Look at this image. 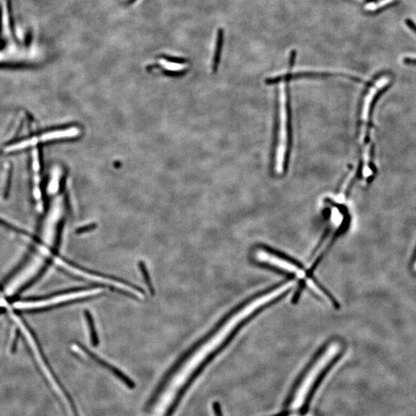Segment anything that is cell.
<instances>
[{
    "label": "cell",
    "mask_w": 416,
    "mask_h": 416,
    "mask_svg": "<svg viewBox=\"0 0 416 416\" xmlns=\"http://www.w3.org/2000/svg\"><path fill=\"white\" fill-rule=\"evenodd\" d=\"M288 82L279 84L277 106V128L275 151L273 157V172L276 177H282L287 171L291 144V115L289 99Z\"/></svg>",
    "instance_id": "cell-2"
},
{
    "label": "cell",
    "mask_w": 416,
    "mask_h": 416,
    "mask_svg": "<svg viewBox=\"0 0 416 416\" xmlns=\"http://www.w3.org/2000/svg\"><path fill=\"white\" fill-rule=\"evenodd\" d=\"M85 316L87 318V321H88L89 327H90V331H91V340L92 343L94 344V346H96L99 343L98 340L97 335H96V329H95V325H94V319L91 316V313L87 311L85 312Z\"/></svg>",
    "instance_id": "cell-8"
},
{
    "label": "cell",
    "mask_w": 416,
    "mask_h": 416,
    "mask_svg": "<svg viewBox=\"0 0 416 416\" xmlns=\"http://www.w3.org/2000/svg\"><path fill=\"white\" fill-rule=\"evenodd\" d=\"M64 175L61 166L52 169L47 184V209L41 228L40 242L30 261L31 267L41 270L57 245L67 208V198L64 188Z\"/></svg>",
    "instance_id": "cell-1"
},
{
    "label": "cell",
    "mask_w": 416,
    "mask_h": 416,
    "mask_svg": "<svg viewBox=\"0 0 416 416\" xmlns=\"http://www.w3.org/2000/svg\"><path fill=\"white\" fill-rule=\"evenodd\" d=\"M213 409H214V412H215V416H223L221 406H220V404L218 402H215L213 403Z\"/></svg>",
    "instance_id": "cell-10"
},
{
    "label": "cell",
    "mask_w": 416,
    "mask_h": 416,
    "mask_svg": "<svg viewBox=\"0 0 416 416\" xmlns=\"http://www.w3.org/2000/svg\"><path fill=\"white\" fill-rule=\"evenodd\" d=\"M160 66L163 67V69L170 72H181L186 69L187 66L185 64H178V63L171 62L166 60H160Z\"/></svg>",
    "instance_id": "cell-7"
},
{
    "label": "cell",
    "mask_w": 416,
    "mask_h": 416,
    "mask_svg": "<svg viewBox=\"0 0 416 416\" xmlns=\"http://www.w3.org/2000/svg\"><path fill=\"white\" fill-rule=\"evenodd\" d=\"M255 257L258 262L282 270L284 272L297 275L298 278L304 279L305 282L309 279L307 277V273L300 264L275 252L264 248H258L255 252Z\"/></svg>",
    "instance_id": "cell-4"
},
{
    "label": "cell",
    "mask_w": 416,
    "mask_h": 416,
    "mask_svg": "<svg viewBox=\"0 0 416 416\" xmlns=\"http://www.w3.org/2000/svg\"><path fill=\"white\" fill-rule=\"evenodd\" d=\"M139 267H140V270H141L142 274L144 275V280H145L147 286L149 288L150 291H151V294H154V288H153L152 284H151L149 273H148V271H147V268H146L145 264H144V262H143V261H140V263H139Z\"/></svg>",
    "instance_id": "cell-9"
},
{
    "label": "cell",
    "mask_w": 416,
    "mask_h": 416,
    "mask_svg": "<svg viewBox=\"0 0 416 416\" xmlns=\"http://www.w3.org/2000/svg\"><path fill=\"white\" fill-rule=\"evenodd\" d=\"M83 348V350L85 351L86 353H87L89 355L91 356L93 359L95 360V361H96L97 363H99V365H102V366L104 367V368H107V369H108L109 371H110L112 373H114L117 378L121 379V381L124 382V384H126L127 386H128L129 388H134V383L132 381L131 379H129V378H128L125 374L123 373L122 372L119 370L118 368H115V367L113 366V365H110V364H109L108 362H106V361H103V359H101V358L97 357L96 354H94V353L91 352V351H89L88 349H86V348Z\"/></svg>",
    "instance_id": "cell-5"
},
{
    "label": "cell",
    "mask_w": 416,
    "mask_h": 416,
    "mask_svg": "<svg viewBox=\"0 0 416 416\" xmlns=\"http://www.w3.org/2000/svg\"><path fill=\"white\" fill-rule=\"evenodd\" d=\"M80 133L79 129L76 128H66V129H54L44 131L39 134L32 135L30 137H27L20 141L15 142L12 144L5 146L3 151L5 153H13L20 151L22 150L32 147H39L40 144L50 143L56 140H64V139L72 138Z\"/></svg>",
    "instance_id": "cell-3"
},
{
    "label": "cell",
    "mask_w": 416,
    "mask_h": 416,
    "mask_svg": "<svg viewBox=\"0 0 416 416\" xmlns=\"http://www.w3.org/2000/svg\"><path fill=\"white\" fill-rule=\"evenodd\" d=\"M224 32L223 30L220 29L217 34L216 46H215L214 58H213V69L216 70L219 64L220 54L222 51V45H223Z\"/></svg>",
    "instance_id": "cell-6"
}]
</instances>
